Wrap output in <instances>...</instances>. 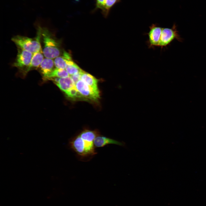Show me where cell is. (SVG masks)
Masks as SVG:
<instances>
[{
    "instance_id": "1",
    "label": "cell",
    "mask_w": 206,
    "mask_h": 206,
    "mask_svg": "<svg viewBox=\"0 0 206 206\" xmlns=\"http://www.w3.org/2000/svg\"><path fill=\"white\" fill-rule=\"evenodd\" d=\"M99 135L97 130L85 129L69 140V146L76 153L80 160L88 161L97 153L94 141Z\"/></svg>"
},
{
    "instance_id": "2",
    "label": "cell",
    "mask_w": 206,
    "mask_h": 206,
    "mask_svg": "<svg viewBox=\"0 0 206 206\" xmlns=\"http://www.w3.org/2000/svg\"><path fill=\"white\" fill-rule=\"evenodd\" d=\"M41 38L44 57L54 59L59 56L61 53L60 43L47 28L41 27Z\"/></svg>"
},
{
    "instance_id": "3",
    "label": "cell",
    "mask_w": 206,
    "mask_h": 206,
    "mask_svg": "<svg viewBox=\"0 0 206 206\" xmlns=\"http://www.w3.org/2000/svg\"><path fill=\"white\" fill-rule=\"evenodd\" d=\"M41 27H37L36 36L33 38L17 35L13 36L11 40L17 47L29 51L33 54L42 50L41 44Z\"/></svg>"
},
{
    "instance_id": "4",
    "label": "cell",
    "mask_w": 206,
    "mask_h": 206,
    "mask_svg": "<svg viewBox=\"0 0 206 206\" xmlns=\"http://www.w3.org/2000/svg\"><path fill=\"white\" fill-rule=\"evenodd\" d=\"M16 59L12 66L17 68L21 72L26 74L29 66L33 54L18 47Z\"/></svg>"
},
{
    "instance_id": "5",
    "label": "cell",
    "mask_w": 206,
    "mask_h": 206,
    "mask_svg": "<svg viewBox=\"0 0 206 206\" xmlns=\"http://www.w3.org/2000/svg\"><path fill=\"white\" fill-rule=\"evenodd\" d=\"M175 39L181 42L183 40V39L178 33L175 24L171 28H163L158 47L163 49L169 45Z\"/></svg>"
},
{
    "instance_id": "6",
    "label": "cell",
    "mask_w": 206,
    "mask_h": 206,
    "mask_svg": "<svg viewBox=\"0 0 206 206\" xmlns=\"http://www.w3.org/2000/svg\"><path fill=\"white\" fill-rule=\"evenodd\" d=\"M75 86L83 98L96 100L100 97L99 93L94 91L81 80L77 82Z\"/></svg>"
},
{
    "instance_id": "7",
    "label": "cell",
    "mask_w": 206,
    "mask_h": 206,
    "mask_svg": "<svg viewBox=\"0 0 206 206\" xmlns=\"http://www.w3.org/2000/svg\"><path fill=\"white\" fill-rule=\"evenodd\" d=\"M163 28L153 24L149 27V30L147 33L148 37L147 42L149 48L158 47Z\"/></svg>"
},
{
    "instance_id": "8",
    "label": "cell",
    "mask_w": 206,
    "mask_h": 206,
    "mask_svg": "<svg viewBox=\"0 0 206 206\" xmlns=\"http://www.w3.org/2000/svg\"><path fill=\"white\" fill-rule=\"evenodd\" d=\"M53 80L56 84L65 93L75 86L70 76L62 78H54Z\"/></svg>"
},
{
    "instance_id": "9",
    "label": "cell",
    "mask_w": 206,
    "mask_h": 206,
    "mask_svg": "<svg viewBox=\"0 0 206 206\" xmlns=\"http://www.w3.org/2000/svg\"><path fill=\"white\" fill-rule=\"evenodd\" d=\"M94 143L95 148L102 147L109 144H114L121 146H124L125 144L124 142L100 135L96 137Z\"/></svg>"
},
{
    "instance_id": "10",
    "label": "cell",
    "mask_w": 206,
    "mask_h": 206,
    "mask_svg": "<svg viewBox=\"0 0 206 206\" xmlns=\"http://www.w3.org/2000/svg\"><path fill=\"white\" fill-rule=\"evenodd\" d=\"M55 68L54 60L45 58L38 68L43 77L45 78Z\"/></svg>"
},
{
    "instance_id": "11",
    "label": "cell",
    "mask_w": 206,
    "mask_h": 206,
    "mask_svg": "<svg viewBox=\"0 0 206 206\" xmlns=\"http://www.w3.org/2000/svg\"><path fill=\"white\" fill-rule=\"evenodd\" d=\"M54 61L56 68L66 69L68 64L72 60L71 55L64 51L62 55L56 58Z\"/></svg>"
},
{
    "instance_id": "12",
    "label": "cell",
    "mask_w": 206,
    "mask_h": 206,
    "mask_svg": "<svg viewBox=\"0 0 206 206\" xmlns=\"http://www.w3.org/2000/svg\"><path fill=\"white\" fill-rule=\"evenodd\" d=\"M81 80L94 91L99 93L98 87V80L94 76L83 71L81 73Z\"/></svg>"
},
{
    "instance_id": "13",
    "label": "cell",
    "mask_w": 206,
    "mask_h": 206,
    "mask_svg": "<svg viewBox=\"0 0 206 206\" xmlns=\"http://www.w3.org/2000/svg\"><path fill=\"white\" fill-rule=\"evenodd\" d=\"M44 57L42 50L33 54L27 72L31 70L38 68L44 59Z\"/></svg>"
},
{
    "instance_id": "14",
    "label": "cell",
    "mask_w": 206,
    "mask_h": 206,
    "mask_svg": "<svg viewBox=\"0 0 206 206\" xmlns=\"http://www.w3.org/2000/svg\"><path fill=\"white\" fill-rule=\"evenodd\" d=\"M69 75L65 69L55 68L45 78L50 79L54 78H62L68 77Z\"/></svg>"
},
{
    "instance_id": "15",
    "label": "cell",
    "mask_w": 206,
    "mask_h": 206,
    "mask_svg": "<svg viewBox=\"0 0 206 206\" xmlns=\"http://www.w3.org/2000/svg\"><path fill=\"white\" fill-rule=\"evenodd\" d=\"M65 70L70 76L80 73L83 71L73 61L68 64Z\"/></svg>"
},
{
    "instance_id": "16",
    "label": "cell",
    "mask_w": 206,
    "mask_h": 206,
    "mask_svg": "<svg viewBox=\"0 0 206 206\" xmlns=\"http://www.w3.org/2000/svg\"><path fill=\"white\" fill-rule=\"evenodd\" d=\"M118 0H104L103 6L102 10V13L105 17H107L112 6L114 5Z\"/></svg>"
},
{
    "instance_id": "17",
    "label": "cell",
    "mask_w": 206,
    "mask_h": 206,
    "mask_svg": "<svg viewBox=\"0 0 206 206\" xmlns=\"http://www.w3.org/2000/svg\"><path fill=\"white\" fill-rule=\"evenodd\" d=\"M65 94L68 97L72 98H83L77 90L75 86L70 89Z\"/></svg>"
},
{
    "instance_id": "18",
    "label": "cell",
    "mask_w": 206,
    "mask_h": 206,
    "mask_svg": "<svg viewBox=\"0 0 206 206\" xmlns=\"http://www.w3.org/2000/svg\"><path fill=\"white\" fill-rule=\"evenodd\" d=\"M82 72L70 76L73 81L75 85L78 81L81 80V74Z\"/></svg>"
},
{
    "instance_id": "19",
    "label": "cell",
    "mask_w": 206,
    "mask_h": 206,
    "mask_svg": "<svg viewBox=\"0 0 206 206\" xmlns=\"http://www.w3.org/2000/svg\"><path fill=\"white\" fill-rule=\"evenodd\" d=\"M104 0H96V8L100 9L102 10L103 7Z\"/></svg>"
}]
</instances>
